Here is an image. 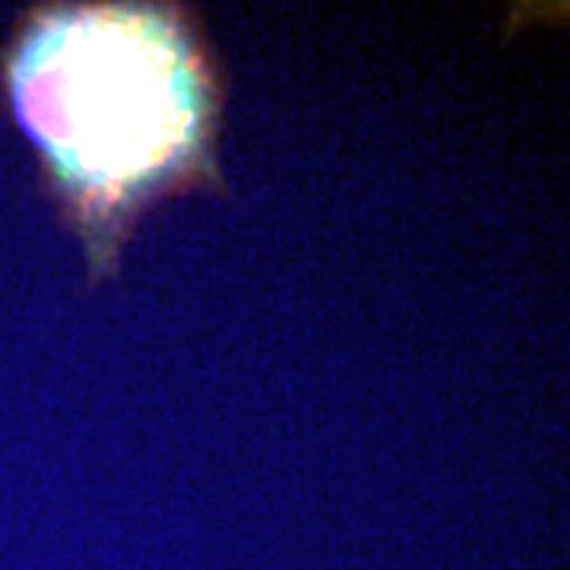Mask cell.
I'll use <instances>...</instances> for the list:
<instances>
[{
    "label": "cell",
    "instance_id": "6da1fadb",
    "mask_svg": "<svg viewBox=\"0 0 570 570\" xmlns=\"http://www.w3.org/2000/svg\"><path fill=\"white\" fill-rule=\"evenodd\" d=\"M22 121L70 178L124 190L171 165L200 115L197 77L165 22L77 13L48 22L17 67Z\"/></svg>",
    "mask_w": 570,
    "mask_h": 570
}]
</instances>
